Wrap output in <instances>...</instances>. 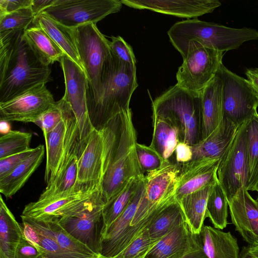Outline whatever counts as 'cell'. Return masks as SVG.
Listing matches in <instances>:
<instances>
[{
    "label": "cell",
    "mask_w": 258,
    "mask_h": 258,
    "mask_svg": "<svg viewBox=\"0 0 258 258\" xmlns=\"http://www.w3.org/2000/svg\"><path fill=\"white\" fill-rule=\"evenodd\" d=\"M138 86L136 66L122 62L112 52L102 73L100 96L87 101L93 126L100 130L112 117L130 108L132 96Z\"/></svg>",
    "instance_id": "obj_3"
},
{
    "label": "cell",
    "mask_w": 258,
    "mask_h": 258,
    "mask_svg": "<svg viewBox=\"0 0 258 258\" xmlns=\"http://www.w3.org/2000/svg\"><path fill=\"white\" fill-rule=\"evenodd\" d=\"M23 235L20 224L0 196V250L14 258L16 248Z\"/></svg>",
    "instance_id": "obj_33"
},
{
    "label": "cell",
    "mask_w": 258,
    "mask_h": 258,
    "mask_svg": "<svg viewBox=\"0 0 258 258\" xmlns=\"http://www.w3.org/2000/svg\"><path fill=\"white\" fill-rule=\"evenodd\" d=\"M100 131L103 140L101 194L106 204L131 179L145 174L137 155V135L131 108L112 117Z\"/></svg>",
    "instance_id": "obj_1"
},
{
    "label": "cell",
    "mask_w": 258,
    "mask_h": 258,
    "mask_svg": "<svg viewBox=\"0 0 258 258\" xmlns=\"http://www.w3.org/2000/svg\"><path fill=\"white\" fill-rule=\"evenodd\" d=\"M200 248L198 234H194L185 222L160 239L145 258H182Z\"/></svg>",
    "instance_id": "obj_21"
},
{
    "label": "cell",
    "mask_w": 258,
    "mask_h": 258,
    "mask_svg": "<svg viewBox=\"0 0 258 258\" xmlns=\"http://www.w3.org/2000/svg\"><path fill=\"white\" fill-rule=\"evenodd\" d=\"M238 258H257L252 255L249 251L248 246H243L239 252Z\"/></svg>",
    "instance_id": "obj_51"
},
{
    "label": "cell",
    "mask_w": 258,
    "mask_h": 258,
    "mask_svg": "<svg viewBox=\"0 0 258 258\" xmlns=\"http://www.w3.org/2000/svg\"><path fill=\"white\" fill-rule=\"evenodd\" d=\"M70 108L69 103L62 97L40 115L34 123L41 129L43 135H46L57 126Z\"/></svg>",
    "instance_id": "obj_38"
},
{
    "label": "cell",
    "mask_w": 258,
    "mask_h": 258,
    "mask_svg": "<svg viewBox=\"0 0 258 258\" xmlns=\"http://www.w3.org/2000/svg\"><path fill=\"white\" fill-rule=\"evenodd\" d=\"M121 0H55L45 9L50 17L70 28L85 23L95 24L120 11Z\"/></svg>",
    "instance_id": "obj_12"
},
{
    "label": "cell",
    "mask_w": 258,
    "mask_h": 258,
    "mask_svg": "<svg viewBox=\"0 0 258 258\" xmlns=\"http://www.w3.org/2000/svg\"><path fill=\"white\" fill-rule=\"evenodd\" d=\"M177 163L181 164L189 162L192 159L191 146L179 142L174 151Z\"/></svg>",
    "instance_id": "obj_47"
},
{
    "label": "cell",
    "mask_w": 258,
    "mask_h": 258,
    "mask_svg": "<svg viewBox=\"0 0 258 258\" xmlns=\"http://www.w3.org/2000/svg\"><path fill=\"white\" fill-rule=\"evenodd\" d=\"M80 155L79 150L72 154L54 181L46 186L39 199L68 194L84 188H93L77 184L78 160Z\"/></svg>",
    "instance_id": "obj_31"
},
{
    "label": "cell",
    "mask_w": 258,
    "mask_h": 258,
    "mask_svg": "<svg viewBox=\"0 0 258 258\" xmlns=\"http://www.w3.org/2000/svg\"><path fill=\"white\" fill-rule=\"evenodd\" d=\"M248 172L247 122L240 125L220 159L217 177L227 200L245 186Z\"/></svg>",
    "instance_id": "obj_11"
},
{
    "label": "cell",
    "mask_w": 258,
    "mask_h": 258,
    "mask_svg": "<svg viewBox=\"0 0 258 258\" xmlns=\"http://www.w3.org/2000/svg\"><path fill=\"white\" fill-rule=\"evenodd\" d=\"M14 258H42V256L37 249L23 234L16 248Z\"/></svg>",
    "instance_id": "obj_45"
},
{
    "label": "cell",
    "mask_w": 258,
    "mask_h": 258,
    "mask_svg": "<svg viewBox=\"0 0 258 258\" xmlns=\"http://www.w3.org/2000/svg\"><path fill=\"white\" fill-rule=\"evenodd\" d=\"M59 62L65 84L63 97L70 104L75 116L82 152L95 128L91 121L88 109V80L84 71L67 55H64Z\"/></svg>",
    "instance_id": "obj_10"
},
{
    "label": "cell",
    "mask_w": 258,
    "mask_h": 258,
    "mask_svg": "<svg viewBox=\"0 0 258 258\" xmlns=\"http://www.w3.org/2000/svg\"><path fill=\"white\" fill-rule=\"evenodd\" d=\"M55 0H32L31 8L35 17L52 5Z\"/></svg>",
    "instance_id": "obj_48"
},
{
    "label": "cell",
    "mask_w": 258,
    "mask_h": 258,
    "mask_svg": "<svg viewBox=\"0 0 258 258\" xmlns=\"http://www.w3.org/2000/svg\"><path fill=\"white\" fill-rule=\"evenodd\" d=\"M110 47L112 53L122 62L136 66L132 47L120 36L111 37Z\"/></svg>",
    "instance_id": "obj_43"
},
{
    "label": "cell",
    "mask_w": 258,
    "mask_h": 258,
    "mask_svg": "<svg viewBox=\"0 0 258 258\" xmlns=\"http://www.w3.org/2000/svg\"><path fill=\"white\" fill-rule=\"evenodd\" d=\"M136 152L143 172L147 173L160 168L164 162L161 156L150 146L136 144Z\"/></svg>",
    "instance_id": "obj_41"
},
{
    "label": "cell",
    "mask_w": 258,
    "mask_h": 258,
    "mask_svg": "<svg viewBox=\"0 0 258 258\" xmlns=\"http://www.w3.org/2000/svg\"><path fill=\"white\" fill-rule=\"evenodd\" d=\"M153 133L150 146L164 161L174 153L179 142L178 129L169 118L153 114Z\"/></svg>",
    "instance_id": "obj_29"
},
{
    "label": "cell",
    "mask_w": 258,
    "mask_h": 258,
    "mask_svg": "<svg viewBox=\"0 0 258 258\" xmlns=\"http://www.w3.org/2000/svg\"><path fill=\"white\" fill-rule=\"evenodd\" d=\"M99 189L84 188L70 194L39 199L26 205L22 216L37 221H50L59 219L84 202L96 194Z\"/></svg>",
    "instance_id": "obj_16"
},
{
    "label": "cell",
    "mask_w": 258,
    "mask_h": 258,
    "mask_svg": "<svg viewBox=\"0 0 258 258\" xmlns=\"http://www.w3.org/2000/svg\"><path fill=\"white\" fill-rule=\"evenodd\" d=\"M22 221L32 226L38 232L54 240L63 249L86 258L96 257L97 254L66 231L58 223V219L50 221H37L21 215Z\"/></svg>",
    "instance_id": "obj_25"
},
{
    "label": "cell",
    "mask_w": 258,
    "mask_h": 258,
    "mask_svg": "<svg viewBox=\"0 0 258 258\" xmlns=\"http://www.w3.org/2000/svg\"><path fill=\"white\" fill-rule=\"evenodd\" d=\"M32 134L10 130L0 137V159L18 154L31 149Z\"/></svg>",
    "instance_id": "obj_37"
},
{
    "label": "cell",
    "mask_w": 258,
    "mask_h": 258,
    "mask_svg": "<svg viewBox=\"0 0 258 258\" xmlns=\"http://www.w3.org/2000/svg\"><path fill=\"white\" fill-rule=\"evenodd\" d=\"M182 258H208L202 248L192 251Z\"/></svg>",
    "instance_id": "obj_50"
},
{
    "label": "cell",
    "mask_w": 258,
    "mask_h": 258,
    "mask_svg": "<svg viewBox=\"0 0 258 258\" xmlns=\"http://www.w3.org/2000/svg\"><path fill=\"white\" fill-rule=\"evenodd\" d=\"M209 185L177 200L191 231L199 234L206 218V206L213 185Z\"/></svg>",
    "instance_id": "obj_32"
},
{
    "label": "cell",
    "mask_w": 258,
    "mask_h": 258,
    "mask_svg": "<svg viewBox=\"0 0 258 258\" xmlns=\"http://www.w3.org/2000/svg\"><path fill=\"white\" fill-rule=\"evenodd\" d=\"M198 236L201 247L208 258H238L237 240L230 232L203 226Z\"/></svg>",
    "instance_id": "obj_24"
},
{
    "label": "cell",
    "mask_w": 258,
    "mask_h": 258,
    "mask_svg": "<svg viewBox=\"0 0 258 258\" xmlns=\"http://www.w3.org/2000/svg\"><path fill=\"white\" fill-rule=\"evenodd\" d=\"M24 39L34 54L45 66L60 61L65 55L61 49L40 27L32 25L26 29L23 35Z\"/></svg>",
    "instance_id": "obj_28"
},
{
    "label": "cell",
    "mask_w": 258,
    "mask_h": 258,
    "mask_svg": "<svg viewBox=\"0 0 258 258\" xmlns=\"http://www.w3.org/2000/svg\"><path fill=\"white\" fill-rule=\"evenodd\" d=\"M91 258H104V257H103V256H102L101 255H98V256L94 257H91Z\"/></svg>",
    "instance_id": "obj_54"
},
{
    "label": "cell",
    "mask_w": 258,
    "mask_h": 258,
    "mask_svg": "<svg viewBox=\"0 0 258 258\" xmlns=\"http://www.w3.org/2000/svg\"><path fill=\"white\" fill-rule=\"evenodd\" d=\"M105 204L99 192L58 219L66 231L97 254H100L102 210Z\"/></svg>",
    "instance_id": "obj_7"
},
{
    "label": "cell",
    "mask_w": 258,
    "mask_h": 258,
    "mask_svg": "<svg viewBox=\"0 0 258 258\" xmlns=\"http://www.w3.org/2000/svg\"><path fill=\"white\" fill-rule=\"evenodd\" d=\"M223 53L206 46L188 50L176 73V84L188 91H202L223 63Z\"/></svg>",
    "instance_id": "obj_13"
},
{
    "label": "cell",
    "mask_w": 258,
    "mask_h": 258,
    "mask_svg": "<svg viewBox=\"0 0 258 258\" xmlns=\"http://www.w3.org/2000/svg\"><path fill=\"white\" fill-rule=\"evenodd\" d=\"M122 4L181 18L197 19L221 5L218 0H121Z\"/></svg>",
    "instance_id": "obj_17"
},
{
    "label": "cell",
    "mask_w": 258,
    "mask_h": 258,
    "mask_svg": "<svg viewBox=\"0 0 258 258\" xmlns=\"http://www.w3.org/2000/svg\"><path fill=\"white\" fill-rule=\"evenodd\" d=\"M238 127L223 117L219 126L206 139L191 146L192 159H221Z\"/></svg>",
    "instance_id": "obj_23"
},
{
    "label": "cell",
    "mask_w": 258,
    "mask_h": 258,
    "mask_svg": "<svg viewBox=\"0 0 258 258\" xmlns=\"http://www.w3.org/2000/svg\"><path fill=\"white\" fill-rule=\"evenodd\" d=\"M257 193H258V190H257ZM256 202H257V203H258V194H257V199H256Z\"/></svg>",
    "instance_id": "obj_55"
},
{
    "label": "cell",
    "mask_w": 258,
    "mask_h": 258,
    "mask_svg": "<svg viewBox=\"0 0 258 258\" xmlns=\"http://www.w3.org/2000/svg\"><path fill=\"white\" fill-rule=\"evenodd\" d=\"M33 149L31 148L27 151L0 159V178L7 175L26 160Z\"/></svg>",
    "instance_id": "obj_44"
},
{
    "label": "cell",
    "mask_w": 258,
    "mask_h": 258,
    "mask_svg": "<svg viewBox=\"0 0 258 258\" xmlns=\"http://www.w3.org/2000/svg\"><path fill=\"white\" fill-rule=\"evenodd\" d=\"M44 154V146L34 148L30 156L6 176L0 178V192L9 199L25 184L40 165Z\"/></svg>",
    "instance_id": "obj_27"
},
{
    "label": "cell",
    "mask_w": 258,
    "mask_h": 258,
    "mask_svg": "<svg viewBox=\"0 0 258 258\" xmlns=\"http://www.w3.org/2000/svg\"><path fill=\"white\" fill-rule=\"evenodd\" d=\"M152 108L153 114L175 124L179 142L193 146L201 141V91H188L176 84L156 98Z\"/></svg>",
    "instance_id": "obj_4"
},
{
    "label": "cell",
    "mask_w": 258,
    "mask_h": 258,
    "mask_svg": "<svg viewBox=\"0 0 258 258\" xmlns=\"http://www.w3.org/2000/svg\"><path fill=\"white\" fill-rule=\"evenodd\" d=\"M72 29L88 80L87 101L96 100L102 91V75L104 67L112 54L110 41L92 22Z\"/></svg>",
    "instance_id": "obj_5"
},
{
    "label": "cell",
    "mask_w": 258,
    "mask_h": 258,
    "mask_svg": "<svg viewBox=\"0 0 258 258\" xmlns=\"http://www.w3.org/2000/svg\"><path fill=\"white\" fill-rule=\"evenodd\" d=\"M33 25L41 28L61 49L66 55L84 70L72 28L59 23L45 12H41L35 17Z\"/></svg>",
    "instance_id": "obj_26"
},
{
    "label": "cell",
    "mask_w": 258,
    "mask_h": 258,
    "mask_svg": "<svg viewBox=\"0 0 258 258\" xmlns=\"http://www.w3.org/2000/svg\"><path fill=\"white\" fill-rule=\"evenodd\" d=\"M220 159H206L191 160L180 165L175 197H183L196 191L217 180V168Z\"/></svg>",
    "instance_id": "obj_20"
},
{
    "label": "cell",
    "mask_w": 258,
    "mask_h": 258,
    "mask_svg": "<svg viewBox=\"0 0 258 258\" xmlns=\"http://www.w3.org/2000/svg\"><path fill=\"white\" fill-rule=\"evenodd\" d=\"M55 102L45 84H39L8 101L0 103V120L34 123Z\"/></svg>",
    "instance_id": "obj_15"
},
{
    "label": "cell",
    "mask_w": 258,
    "mask_h": 258,
    "mask_svg": "<svg viewBox=\"0 0 258 258\" xmlns=\"http://www.w3.org/2000/svg\"><path fill=\"white\" fill-rule=\"evenodd\" d=\"M24 30L0 32V103L48 82L51 70L24 39Z\"/></svg>",
    "instance_id": "obj_2"
},
{
    "label": "cell",
    "mask_w": 258,
    "mask_h": 258,
    "mask_svg": "<svg viewBox=\"0 0 258 258\" xmlns=\"http://www.w3.org/2000/svg\"><path fill=\"white\" fill-rule=\"evenodd\" d=\"M228 207L226 195L217 180L209 195L206 212V218L210 219L215 228L222 230L227 226Z\"/></svg>",
    "instance_id": "obj_36"
},
{
    "label": "cell",
    "mask_w": 258,
    "mask_h": 258,
    "mask_svg": "<svg viewBox=\"0 0 258 258\" xmlns=\"http://www.w3.org/2000/svg\"><path fill=\"white\" fill-rule=\"evenodd\" d=\"M248 172L245 189L258 190V113L247 121Z\"/></svg>",
    "instance_id": "obj_35"
},
{
    "label": "cell",
    "mask_w": 258,
    "mask_h": 258,
    "mask_svg": "<svg viewBox=\"0 0 258 258\" xmlns=\"http://www.w3.org/2000/svg\"><path fill=\"white\" fill-rule=\"evenodd\" d=\"M180 165L165 161L159 169L145 175V188L131 225L138 224L175 199Z\"/></svg>",
    "instance_id": "obj_6"
},
{
    "label": "cell",
    "mask_w": 258,
    "mask_h": 258,
    "mask_svg": "<svg viewBox=\"0 0 258 258\" xmlns=\"http://www.w3.org/2000/svg\"><path fill=\"white\" fill-rule=\"evenodd\" d=\"M185 222L182 209L175 198L154 216L145 229L152 239L159 241Z\"/></svg>",
    "instance_id": "obj_30"
},
{
    "label": "cell",
    "mask_w": 258,
    "mask_h": 258,
    "mask_svg": "<svg viewBox=\"0 0 258 258\" xmlns=\"http://www.w3.org/2000/svg\"><path fill=\"white\" fill-rule=\"evenodd\" d=\"M248 246L249 252L255 257L258 258V246H249L248 245Z\"/></svg>",
    "instance_id": "obj_52"
},
{
    "label": "cell",
    "mask_w": 258,
    "mask_h": 258,
    "mask_svg": "<svg viewBox=\"0 0 258 258\" xmlns=\"http://www.w3.org/2000/svg\"><path fill=\"white\" fill-rule=\"evenodd\" d=\"M35 18L31 7L21 9L0 17V32L25 30L33 24Z\"/></svg>",
    "instance_id": "obj_39"
},
{
    "label": "cell",
    "mask_w": 258,
    "mask_h": 258,
    "mask_svg": "<svg viewBox=\"0 0 258 258\" xmlns=\"http://www.w3.org/2000/svg\"><path fill=\"white\" fill-rule=\"evenodd\" d=\"M144 178L129 204L121 214L102 233L100 255L104 258H113L136 238L146 224L131 223L137 211L144 191Z\"/></svg>",
    "instance_id": "obj_14"
},
{
    "label": "cell",
    "mask_w": 258,
    "mask_h": 258,
    "mask_svg": "<svg viewBox=\"0 0 258 258\" xmlns=\"http://www.w3.org/2000/svg\"><path fill=\"white\" fill-rule=\"evenodd\" d=\"M223 81L218 70L201 91V141L209 137L220 124L223 117Z\"/></svg>",
    "instance_id": "obj_22"
},
{
    "label": "cell",
    "mask_w": 258,
    "mask_h": 258,
    "mask_svg": "<svg viewBox=\"0 0 258 258\" xmlns=\"http://www.w3.org/2000/svg\"><path fill=\"white\" fill-rule=\"evenodd\" d=\"M245 75L252 86L253 90L258 97V68H250L247 69Z\"/></svg>",
    "instance_id": "obj_49"
},
{
    "label": "cell",
    "mask_w": 258,
    "mask_h": 258,
    "mask_svg": "<svg viewBox=\"0 0 258 258\" xmlns=\"http://www.w3.org/2000/svg\"><path fill=\"white\" fill-rule=\"evenodd\" d=\"M0 258H9L2 250H0Z\"/></svg>",
    "instance_id": "obj_53"
},
{
    "label": "cell",
    "mask_w": 258,
    "mask_h": 258,
    "mask_svg": "<svg viewBox=\"0 0 258 258\" xmlns=\"http://www.w3.org/2000/svg\"><path fill=\"white\" fill-rule=\"evenodd\" d=\"M38 233L39 239L37 249L42 258H86L63 249L51 238Z\"/></svg>",
    "instance_id": "obj_42"
},
{
    "label": "cell",
    "mask_w": 258,
    "mask_h": 258,
    "mask_svg": "<svg viewBox=\"0 0 258 258\" xmlns=\"http://www.w3.org/2000/svg\"><path fill=\"white\" fill-rule=\"evenodd\" d=\"M144 178L134 177L131 179L117 195L105 205L102 210L103 226L101 235L126 208Z\"/></svg>",
    "instance_id": "obj_34"
},
{
    "label": "cell",
    "mask_w": 258,
    "mask_h": 258,
    "mask_svg": "<svg viewBox=\"0 0 258 258\" xmlns=\"http://www.w3.org/2000/svg\"><path fill=\"white\" fill-rule=\"evenodd\" d=\"M219 71L223 81V117L239 127L256 112L258 97L247 80L232 72L223 63Z\"/></svg>",
    "instance_id": "obj_9"
},
{
    "label": "cell",
    "mask_w": 258,
    "mask_h": 258,
    "mask_svg": "<svg viewBox=\"0 0 258 258\" xmlns=\"http://www.w3.org/2000/svg\"><path fill=\"white\" fill-rule=\"evenodd\" d=\"M158 241L150 237L145 228L132 242L113 258H145Z\"/></svg>",
    "instance_id": "obj_40"
},
{
    "label": "cell",
    "mask_w": 258,
    "mask_h": 258,
    "mask_svg": "<svg viewBox=\"0 0 258 258\" xmlns=\"http://www.w3.org/2000/svg\"><path fill=\"white\" fill-rule=\"evenodd\" d=\"M43 136L46 152L44 180L48 185L54 181L73 153L79 150L81 153L79 129L71 108L57 126Z\"/></svg>",
    "instance_id": "obj_8"
},
{
    "label": "cell",
    "mask_w": 258,
    "mask_h": 258,
    "mask_svg": "<svg viewBox=\"0 0 258 258\" xmlns=\"http://www.w3.org/2000/svg\"><path fill=\"white\" fill-rule=\"evenodd\" d=\"M103 161L102 135L94 128L78 158L77 184L101 190Z\"/></svg>",
    "instance_id": "obj_19"
},
{
    "label": "cell",
    "mask_w": 258,
    "mask_h": 258,
    "mask_svg": "<svg viewBox=\"0 0 258 258\" xmlns=\"http://www.w3.org/2000/svg\"><path fill=\"white\" fill-rule=\"evenodd\" d=\"M231 218L235 229L249 246H258V203L245 186L228 201Z\"/></svg>",
    "instance_id": "obj_18"
},
{
    "label": "cell",
    "mask_w": 258,
    "mask_h": 258,
    "mask_svg": "<svg viewBox=\"0 0 258 258\" xmlns=\"http://www.w3.org/2000/svg\"><path fill=\"white\" fill-rule=\"evenodd\" d=\"M32 0H0V17L31 6Z\"/></svg>",
    "instance_id": "obj_46"
}]
</instances>
